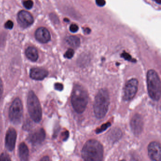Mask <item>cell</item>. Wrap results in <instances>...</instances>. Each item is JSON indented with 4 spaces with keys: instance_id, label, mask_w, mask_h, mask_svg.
Wrapping results in <instances>:
<instances>
[{
    "instance_id": "obj_1",
    "label": "cell",
    "mask_w": 161,
    "mask_h": 161,
    "mask_svg": "<svg viewBox=\"0 0 161 161\" xmlns=\"http://www.w3.org/2000/svg\"><path fill=\"white\" fill-rule=\"evenodd\" d=\"M104 147L96 139L88 140L82 149L81 157L86 161H100L103 160Z\"/></svg>"
},
{
    "instance_id": "obj_2",
    "label": "cell",
    "mask_w": 161,
    "mask_h": 161,
    "mask_svg": "<svg viewBox=\"0 0 161 161\" xmlns=\"http://www.w3.org/2000/svg\"><path fill=\"white\" fill-rule=\"evenodd\" d=\"M88 102V95L84 86L79 84L74 86L71 95V103L74 110L81 114L86 110Z\"/></svg>"
},
{
    "instance_id": "obj_3",
    "label": "cell",
    "mask_w": 161,
    "mask_h": 161,
    "mask_svg": "<svg viewBox=\"0 0 161 161\" xmlns=\"http://www.w3.org/2000/svg\"><path fill=\"white\" fill-rule=\"evenodd\" d=\"M110 105V96L106 89H101L95 97L94 111L95 116L98 119L105 116Z\"/></svg>"
},
{
    "instance_id": "obj_4",
    "label": "cell",
    "mask_w": 161,
    "mask_h": 161,
    "mask_svg": "<svg viewBox=\"0 0 161 161\" xmlns=\"http://www.w3.org/2000/svg\"><path fill=\"white\" fill-rule=\"evenodd\" d=\"M146 80L150 97L153 100H159L161 94V81L159 75L155 70H150L147 72Z\"/></svg>"
},
{
    "instance_id": "obj_5",
    "label": "cell",
    "mask_w": 161,
    "mask_h": 161,
    "mask_svg": "<svg viewBox=\"0 0 161 161\" xmlns=\"http://www.w3.org/2000/svg\"><path fill=\"white\" fill-rule=\"evenodd\" d=\"M27 107L32 119L36 123H39L42 119V108L39 101L33 91H29L28 93Z\"/></svg>"
},
{
    "instance_id": "obj_6",
    "label": "cell",
    "mask_w": 161,
    "mask_h": 161,
    "mask_svg": "<svg viewBox=\"0 0 161 161\" xmlns=\"http://www.w3.org/2000/svg\"><path fill=\"white\" fill-rule=\"evenodd\" d=\"M23 115V105L19 98L14 99L9 108V118L12 122L15 124L20 123Z\"/></svg>"
},
{
    "instance_id": "obj_7",
    "label": "cell",
    "mask_w": 161,
    "mask_h": 161,
    "mask_svg": "<svg viewBox=\"0 0 161 161\" xmlns=\"http://www.w3.org/2000/svg\"><path fill=\"white\" fill-rule=\"evenodd\" d=\"M139 81L136 78H132L126 83L124 89V99L129 101L135 96L138 91Z\"/></svg>"
},
{
    "instance_id": "obj_8",
    "label": "cell",
    "mask_w": 161,
    "mask_h": 161,
    "mask_svg": "<svg viewBox=\"0 0 161 161\" xmlns=\"http://www.w3.org/2000/svg\"><path fill=\"white\" fill-rule=\"evenodd\" d=\"M148 154L150 159L152 161H161V151L160 143L157 141H153L148 145Z\"/></svg>"
},
{
    "instance_id": "obj_9",
    "label": "cell",
    "mask_w": 161,
    "mask_h": 161,
    "mask_svg": "<svg viewBox=\"0 0 161 161\" xmlns=\"http://www.w3.org/2000/svg\"><path fill=\"white\" fill-rule=\"evenodd\" d=\"M143 120L139 114H136L133 116L131 121V129L134 134L139 135L143 130Z\"/></svg>"
},
{
    "instance_id": "obj_10",
    "label": "cell",
    "mask_w": 161,
    "mask_h": 161,
    "mask_svg": "<svg viewBox=\"0 0 161 161\" xmlns=\"http://www.w3.org/2000/svg\"><path fill=\"white\" fill-rule=\"evenodd\" d=\"M46 132L43 128H38L29 135L28 140L33 145H38L43 142L46 138Z\"/></svg>"
},
{
    "instance_id": "obj_11",
    "label": "cell",
    "mask_w": 161,
    "mask_h": 161,
    "mask_svg": "<svg viewBox=\"0 0 161 161\" xmlns=\"http://www.w3.org/2000/svg\"><path fill=\"white\" fill-rule=\"evenodd\" d=\"M17 19L19 24L23 28L29 27L34 22V18L31 14L25 11L19 12Z\"/></svg>"
},
{
    "instance_id": "obj_12",
    "label": "cell",
    "mask_w": 161,
    "mask_h": 161,
    "mask_svg": "<svg viewBox=\"0 0 161 161\" xmlns=\"http://www.w3.org/2000/svg\"><path fill=\"white\" fill-rule=\"evenodd\" d=\"M17 139V132L13 128H9L6 133L5 137V146L9 151L14 150Z\"/></svg>"
},
{
    "instance_id": "obj_13",
    "label": "cell",
    "mask_w": 161,
    "mask_h": 161,
    "mask_svg": "<svg viewBox=\"0 0 161 161\" xmlns=\"http://www.w3.org/2000/svg\"><path fill=\"white\" fill-rule=\"evenodd\" d=\"M36 40L41 43H48L51 39V35L49 31L43 27H41L36 30L35 33Z\"/></svg>"
},
{
    "instance_id": "obj_14",
    "label": "cell",
    "mask_w": 161,
    "mask_h": 161,
    "mask_svg": "<svg viewBox=\"0 0 161 161\" xmlns=\"http://www.w3.org/2000/svg\"><path fill=\"white\" fill-rule=\"evenodd\" d=\"M48 75V71L42 68H32L30 72L31 78L36 80H42Z\"/></svg>"
},
{
    "instance_id": "obj_15",
    "label": "cell",
    "mask_w": 161,
    "mask_h": 161,
    "mask_svg": "<svg viewBox=\"0 0 161 161\" xmlns=\"http://www.w3.org/2000/svg\"><path fill=\"white\" fill-rule=\"evenodd\" d=\"M19 154L20 158L21 161L28 160L29 150L28 147L25 143H21L19 146Z\"/></svg>"
},
{
    "instance_id": "obj_16",
    "label": "cell",
    "mask_w": 161,
    "mask_h": 161,
    "mask_svg": "<svg viewBox=\"0 0 161 161\" xmlns=\"http://www.w3.org/2000/svg\"><path fill=\"white\" fill-rule=\"evenodd\" d=\"M26 55L27 58L32 62L37 61L38 58V51L33 47H29L27 48L26 50Z\"/></svg>"
},
{
    "instance_id": "obj_17",
    "label": "cell",
    "mask_w": 161,
    "mask_h": 161,
    "mask_svg": "<svg viewBox=\"0 0 161 161\" xmlns=\"http://www.w3.org/2000/svg\"><path fill=\"white\" fill-rule=\"evenodd\" d=\"M66 42L69 46L74 48H77L80 44V40L77 36H70L67 37L65 39Z\"/></svg>"
},
{
    "instance_id": "obj_18",
    "label": "cell",
    "mask_w": 161,
    "mask_h": 161,
    "mask_svg": "<svg viewBox=\"0 0 161 161\" xmlns=\"http://www.w3.org/2000/svg\"><path fill=\"white\" fill-rule=\"evenodd\" d=\"M110 135L111 140L112 141H116L120 139V137L122 136V133L120 130L115 128L112 131Z\"/></svg>"
},
{
    "instance_id": "obj_19",
    "label": "cell",
    "mask_w": 161,
    "mask_h": 161,
    "mask_svg": "<svg viewBox=\"0 0 161 161\" xmlns=\"http://www.w3.org/2000/svg\"><path fill=\"white\" fill-rule=\"evenodd\" d=\"M111 126V123H106L104 124L103 125L101 126L99 128H97V130H96V134H99V133L103 132L104 131L107 130L109 127Z\"/></svg>"
},
{
    "instance_id": "obj_20",
    "label": "cell",
    "mask_w": 161,
    "mask_h": 161,
    "mask_svg": "<svg viewBox=\"0 0 161 161\" xmlns=\"http://www.w3.org/2000/svg\"><path fill=\"white\" fill-rule=\"evenodd\" d=\"M121 57L124 59L126 61L133 62H136L134 59L132 58V57L130 55V54H128V53H126V52H123V53H122L121 54Z\"/></svg>"
},
{
    "instance_id": "obj_21",
    "label": "cell",
    "mask_w": 161,
    "mask_h": 161,
    "mask_svg": "<svg viewBox=\"0 0 161 161\" xmlns=\"http://www.w3.org/2000/svg\"><path fill=\"white\" fill-rule=\"evenodd\" d=\"M74 55V51L73 49H69L66 51V53L64 54V56L66 58L70 59L73 57Z\"/></svg>"
},
{
    "instance_id": "obj_22",
    "label": "cell",
    "mask_w": 161,
    "mask_h": 161,
    "mask_svg": "<svg viewBox=\"0 0 161 161\" xmlns=\"http://www.w3.org/2000/svg\"><path fill=\"white\" fill-rule=\"evenodd\" d=\"M23 4L24 6L26 9H31L33 7L34 3L32 0H27V1H23Z\"/></svg>"
},
{
    "instance_id": "obj_23",
    "label": "cell",
    "mask_w": 161,
    "mask_h": 161,
    "mask_svg": "<svg viewBox=\"0 0 161 161\" xmlns=\"http://www.w3.org/2000/svg\"><path fill=\"white\" fill-rule=\"evenodd\" d=\"M11 159L6 153H2L1 155H0V161H11Z\"/></svg>"
},
{
    "instance_id": "obj_24",
    "label": "cell",
    "mask_w": 161,
    "mask_h": 161,
    "mask_svg": "<svg viewBox=\"0 0 161 161\" xmlns=\"http://www.w3.org/2000/svg\"><path fill=\"white\" fill-rule=\"evenodd\" d=\"M78 27L76 24H71L70 27V31L73 33H76L78 31Z\"/></svg>"
},
{
    "instance_id": "obj_25",
    "label": "cell",
    "mask_w": 161,
    "mask_h": 161,
    "mask_svg": "<svg viewBox=\"0 0 161 161\" xmlns=\"http://www.w3.org/2000/svg\"><path fill=\"white\" fill-rule=\"evenodd\" d=\"M14 24L13 22L11 20H8L6 22V23L5 24V28L7 29H12L13 28Z\"/></svg>"
},
{
    "instance_id": "obj_26",
    "label": "cell",
    "mask_w": 161,
    "mask_h": 161,
    "mask_svg": "<svg viewBox=\"0 0 161 161\" xmlns=\"http://www.w3.org/2000/svg\"><path fill=\"white\" fill-rule=\"evenodd\" d=\"M54 88L56 90H58V91H62L63 89V85L60 83H55L54 84Z\"/></svg>"
},
{
    "instance_id": "obj_27",
    "label": "cell",
    "mask_w": 161,
    "mask_h": 161,
    "mask_svg": "<svg viewBox=\"0 0 161 161\" xmlns=\"http://www.w3.org/2000/svg\"><path fill=\"white\" fill-rule=\"evenodd\" d=\"M96 4L100 7H103L106 4L105 0H96Z\"/></svg>"
},
{
    "instance_id": "obj_28",
    "label": "cell",
    "mask_w": 161,
    "mask_h": 161,
    "mask_svg": "<svg viewBox=\"0 0 161 161\" xmlns=\"http://www.w3.org/2000/svg\"><path fill=\"white\" fill-rule=\"evenodd\" d=\"M62 138H63L62 139L63 141H66L69 137V132L68 131H65V132L62 133Z\"/></svg>"
},
{
    "instance_id": "obj_29",
    "label": "cell",
    "mask_w": 161,
    "mask_h": 161,
    "mask_svg": "<svg viewBox=\"0 0 161 161\" xmlns=\"http://www.w3.org/2000/svg\"><path fill=\"white\" fill-rule=\"evenodd\" d=\"M4 91V86H3V83L1 78H0V99L2 96V94Z\"/></svg>"
},
{
    "instance_id": "obj_30",
    "label": "cell",
    "mask_w": 161,
    "mask_h": 161,
    "mask_svg": "<svg viewBox=\"0 0 161 161\" xmlns=\"http://www.w3.org/2000/svg\"><path fill=\"white\" fill-rule=\"evenodd\" d=\"M49 160H50V159L48 157H44L43 158L41 159V161H49Z\"/></svg>"
},
{
    "instance_id": "obj_31",
    "label": "cell",
    "mask_w": 161,
    "mask_h": 161,
    "mask_svg": "<svg viewBox=\"0 0 161 161\" xmlns=\"http://www.w3.org/2000/svg\"><path fill=\"white\" fill-rule=\"evenodd\" d=\"M90 29L88 28H86L85 30H84V31L85 32V33L86 34H89L90 33Z\"/></svg>"
},
{
    "instance_id": "obj_32",
    "label": "cell",
    "mask_w": 161,
    "mask_h": 161,
    "mask_svg": "<svg viewBox=\"0 0 161 161\" xmlns=\"http://www.w3.org/2000/svg\"><path fill=\"white\" fill-rule=\"evenodd\" d=\"M154 1L157 2V4H161V0H153Z\"/></svg>"
},
{
    "instance_id": "obj_33",
    "label": "cell",
    "mask_w": 161,
    "mask_h": 161,
    "mask_svg": "<svg viewBox=\"0 0 161 161\" xmlns=\"http://www.w3.org/2000/svg\"><path fill=\"white\" fill-rule=\"evenodd\" d=\"M68 19H64V21H67V22H69V20H68Z\"/></svg>"
}]
</instances>
